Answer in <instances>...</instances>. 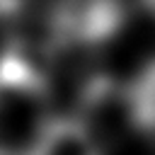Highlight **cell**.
Segmentation results:
<instances>
[{
    "label": "cell",
    "instance_id": "3",
    "mask_svg": "<svg viewBox=\"0 0 155 155\" xmlns=\"http://www.w3.org/2000/svg\"><path fill=\"white\" fill-rule=\"evenodd\" d=\"M124 87L131 107L133 128L155 138V61H150Z\"/></svg>",
    "mask_w": 155,
    "mask_h": 155
},
{
    "label": "cell",
    "instance_id": "4",
    "mask_svg": "<svg viewBox=\"0 0 155 155\" xmlns=\"http://www.w3.org/2000/svg\"><path fill=\"white\" fill-rule=\"evenodd\" d=\"M140 5H143V7H145L153 17H155V0H140Z\"/></svg>",
    "mask_w": 155,
    "mask_h": 155
},
{
    "label": "cell",
    "instance_id": "2",
    "mask_svg": "<svg viewBox=\"0 0 155 155\" xmlns=\"http://www.w3.org/2000/svg\"><path fill=\"white\" fill-rule=\"evenodd\" d=\"M31 155H99V150L75 119H53Z\"/></svg>",
    "mask_w": 155,
    "mask_h": 155
},
{
    "label": "cell",
    "instance_id": "1",
    "mask_svg": "<svg viewBox=\"0 0 155 155\" xmlns=\"http://www.w3.org/2000/svg\"><path fill=\"white\" fill-rule=\"evenodd\" d=\"M51 121L39 73L7 56L0 63V155H31Z\"/></svg>",
    "mask_w": 155,
    "mask_h": 155
}]
</instances>
